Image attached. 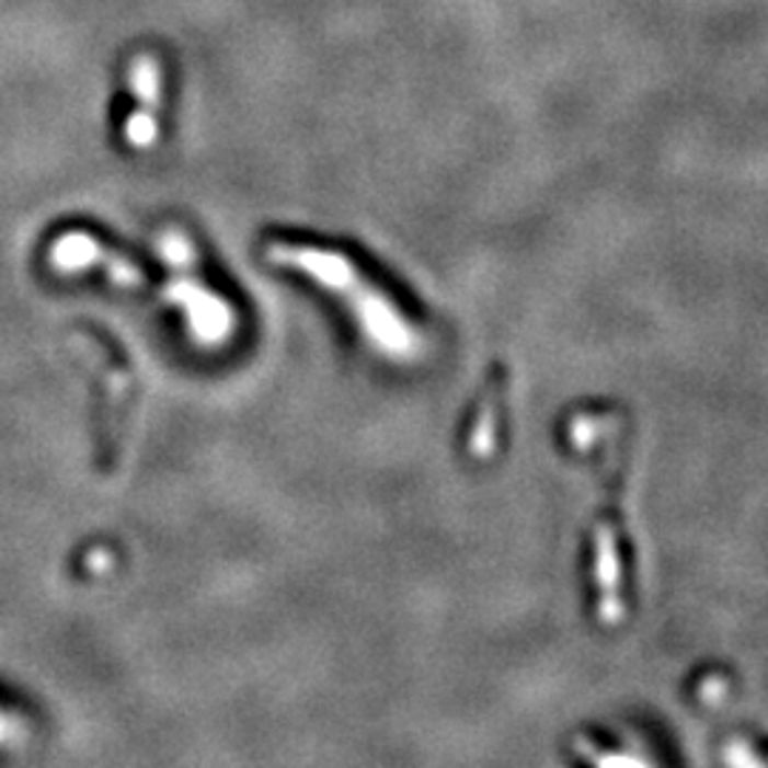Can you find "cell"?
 Listing matches in <instances>:
<instances>
[{
  "label": "cell",
  "instance_id": "6da1fadb",
  "mask_svg": "<svg viewBox=\"0 0 768 768\" xmlns=\"http://www.w3.org/2000/svg\"><path fill=\"white\" fill-rule=\"evenodd\" d=\"M265 260L276 268L302 274L328 294H336V299L347 305L374 347L388 353H404L410 347L413 336H410L408 319L402 317V308H396L393 299L385 297L379 285L365 276V271L342 251L324 248L319 242L279 237V240L265 242Z\"/></svg>",
  "mask_w": 768,
  "mask_h": 768
},
{
  "label": "cell",
  "instance_id": "7a4b0ae2",
  "mask_svg": "<svg viewBox=\"0 0 768 768\" xmlns=\"http://www.w3.org/2000/svg\"><path fill=\"white\" fill-rule=\"evenodd\" d=\"M162 256L169 260V268H174V285H171L169 299L183 310V317L188 319L191 333L203 342V345H219L222 339H228L233 328V313L217 294L199 285L191 276V248L180 233L169 231L160 242Z\"/></svg>",
  "mask_w": 768,
  "mask_h": 768
},
{
  "label": "cell",
  "instance_id": "3957f363",
  "mask_svg": "<svg viewBox=\"0 0 768 768\" xmlns=\"http://www.w3.org/2000/svg\"><path fill=\"white\" fill-rule=\"evenodd\" d=\"M128 85L137 100V108L128 114L126 126H123V137L131 149L142 151L151 149L157 140V112H160L162 100V71L157 57L142 51L135 57V64L128 69Z\"/></svg>",
  "mask_w": 768,
  "mask_h": 768
},
{
  "label": "cell",
  "instance_id": "277c9868",
  "mask_svg": "<svg viewBox=\"0 0 768 768\" xmlns=\"http://www.w3.org/2000/svg\"><path fill=\"white\" fill-rule=\"evenodd\" d=\"M18 726H14V718H9L7 712H0V741H9L14 737Z\"/></svg>",
  "mask_w": 768,
  "mask_h": 768
}]
</instances>
